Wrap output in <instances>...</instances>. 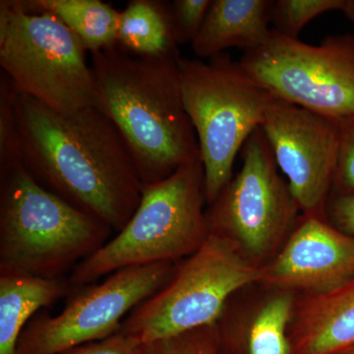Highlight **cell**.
Here are the masks:
<instances>
[{"label":"cell","mask_w":354,"mask_h":354,"mask_svg":"<svg viewBox=\"0 0 354 354\" xmlns=\"http://www.w3.org/2000/svg\"><path fill=\"white\" fill-rule=\"evenodd\" d=\"M22 164L46 189L118 234L138 208L143 183L122 137L95 106L53 111L16 92Z\"/></svg>","instance_id":"1"},{"label":"cell","mask_w":354,"mask_h":354,"mask_svg":"<svg viewBox=\"0 0 354 354\" xmlns=\"http://www.w3.org/2000/svg\"><path fill=\"white\" fill-rule=\"evenodd\" d=\"M95 106L120 132L143 185L201 158L184 108L178 59L138 57L118 46L91 53Z\"/></svg>","instance_id":"2"},{"label":"cell","mask_w":354,"mask_h":354,"mask_svg":"<svg viewBox=\"0 0 354 354\" xmlns=\"http://www.w3.org/2000/svg\"><path fill=\"white\" fill-rule=\"evenodd\" d=\"M113 234L44 187L22 162L0 171V274L67 277Z\"/></svg>","instance_id":"3"},{"label":"cell","mask_w":354,"mask_h":354,"mask_svg":"<svg viewBox=\"0 0 354 354\" xmlns=\"http://www.w3.org/2000/svg\"><path fill=\"white\" fill-rule=\"evenodd\" d=\"M204 202L201 158L167 178L144 185L138 208L127 225L74 267L70 283L74 288L90 285L124 268L189 257L209 235Z\"/></svg>","instance_id":"4"},{"label":"cell","mask_w":354,"mask_h":354,"mask_svg":"<svg viewBox=\"0 0 354 354\" xmlns=\"http://www.w3.org/2000/svg\"><path fill=\"white\" fill-rule=\"evenodd\" d=\"M178 68L184 108L199 143L209 206L232 180L235 158L261 127L274 97L225 53L208 62L180 57Z\"/></svg>","instance_id":"5"},{"label":"cell","mask_w":354,"mask_h":354,"mask_svg":"<svg viewBox=\"0 0 354 354\" xmlns=\"http://www.w3.org/2000/svg\"><path fill=\"white\" fill-rule=\"evenodd\" d=\"M81 39L22 0L0 1V67L16 92L62 113L95 106V82Z\"/></svg>","instance_id":"6"},{"label":"cell","mask_w":354,"mask_h":354,"mask_svg":"<svg viewBox=\"0 0 354 354\" xmlns=\"http://www.w3.org/2000/svg\"><path fill=\"white\" fill-rule=\"evenodd\" d=\"M260 281L262 268L244 258L236 242L209 232L171 279L125 318L120 332L147 346L216 326L230 297Z\"/></svg>","instance_id":"7"},{"label":"cell","mask_w":354,"mask_h":354,"mask_svg":"<svg viewBox=\"0 0 354 354\" xmlns=\"http://www.w3.org/2000/svg\"><path fill=\"white\" fill-rule=\"evenodd\" d=\"M239 64L276 99L334 120L354 113V35L327 37L318 46L272 29Z\"/></svg>","instance_id":"8"},{"label":"cell","mask_w":354,"mask_h":354,"mask_svg":"<svg viewBox=\"0 0 354 354\" xmlns=\"http://www.w3.org/2000/svg\"><path fill=\"white\" fill-rule=\"evenodd\" d=\"M174 263L133 266L101 283L75 286L57 315L46 309L32 317L16 354H60L120 332L123 321L171 279Z\"/></svg>","instance_id":"9"},{"label":"cell","mask_w":354,"mask_h":354,"mask_svg":"<svg viewBox=\"0 0 354 354\" xmlns=\"http://www.w3.org/2000/svg\"><path fill=\"white\" fill-rule=\"evenodd\" d=\"M241 171L206 212L211 234L223 235L255 256L270 252L295 220L297 201L261 128L243 148Z\"/></svg>","instance_id":"10"},{"label":"cell","mask_w":354,"mask_h":354,"mask_svg":"<svg viewBox=\"0 0 354 354\" xmlns=\"http://www.w3.org/2000/svg\"><path fill=\"white\" fill-rule=\"evenodd\" d=\"M260 128L299 209L325 216L339 164V120L274 97Z\"/></svg>","instance_id":"11"},{"label":"cell","mask_w":354,"mask_h":354,"mask_svg":"<svg viewBox=\"0 0 354 354\" xmlns=\"http://www.w3.org/2000/svg\"><path fill=\"white\" fill-rule=\"evenodd\" d=\"M323 215H305L276 259L262 268V281L310 293L334 290L354 279V236Z\"/></svg>","instance_id":"12"},{"label":"cell","mask_w":354,"mask_h":354,"mask_svg":"<svg viewBox=\"0 0 354 354\" xmlns=\"http://www.w3.org/2000/svg\"><path fill=\"white\" fill-rule=\"evenodd\" d=\"M295 312L291 354H339L354 348V279L328 292L310 293Z\"/></svg>","instance_id":"13"},{"label":"cell","mask_w":354,"mask_h":354,"mask_svg":"<svg viewBox=\"0 0 354 354\" xmlns=\"http://www.w3.org/2000/svg\"><path fill=\"white\" fill-rule=\"evenodd\" d=\"M272 4L271 0H213L191 44L195 55L211 59L228 48L257 50L271 34Z\"/></svg>","instance_id":"14"},{"label":"cell","mask_w":354,"mask_h":354,"mask_svg":"<svg viewBox=\"0 0 354 354\" xmlns=\"http://www.w3.org/2000/svg\"><path fill=\"white\" fill-rule=\"evenodd\" d=\"M68 277L0 274V354H16L23 330L32 317L73 290Z\"/></svg>","instance_id":"15"},{"label":"cell","mask_w":354,"mask_h":354,"mask_svg":"<svg viewBox=\"0 0 354 354\" xmlns=\"http://www.w3.org/2000/svg\"><path fill=\"white\" fill-rule=\"evenodd\" d=\"M118 46L138 57L179 59L178 44L172 32L169 2L131 0L121 11Z\"/></svg>","instance_id":"16"},{"label":"cell","mask_w":354,"mask_h":354,"mask_svg":"<svg viewBox=\"0 0 354 354\" xmlns=\"http://www.w3.org/2000/svg\"><path fill=\"white\" fill-rule=\"evenodd\" d=\"M28 9L64 22L91 53L118 46L121 11L101 0H22Z\"/></svg>","instance_id":"17"},{"label":"cell","mask_w":354,"mask_h":354,"mask_svg":"<svg viewBox=\"0 0 354 354\" xmlns=\"http://www.w3.org/2000/svg\"><path fill=\"white\" fill-rule=\"evenodd\" d=\"M293 314V299L288 293L277 295L261 308L251 325L248 354H291L286 334Z\"/></svg>","instance_id":"18"},{"label":"cell","mask_w":354,"mask_h":354,"mask_svg":"<svg viewBox=\"0 0 354 354\" xmlns=\"http://www.w3.org/2000/svg\"><path fill=\"white\" fill-rule=\"evenodd\" d=\"M348 0H276L272 1V30L291 39H298L305 26L330 11L344 10Z\"/></svg>","instance_id":"19"},{"label":"cell","mask_w":354,"mask_h":354,"mask_svg":"<svg viewBox=\"0 0 354 354\" xmlns=\"http://www.w3.org/2000/svg\"><path fill=\"white\" fill-rule=\"evenodd\" d=\"M16 91L8 77L0 76V171L21 164L19 127L15 109Z\"/></svg>","instance_id":"20"},{"label":"cell","mask_w":354,"mask_h":354,"mask_svg":"<svg viewBox=\"0 0 354 354\" xmlns=\"http://www.w3.org/2000/svg\"><path fill=\"white\" fill-rule=\"evenodd\" d=\"M143 354H221L216 326L147 344Z\"/></svg>","instance_id":"21"},{"label":"cell","mask_w":354,"mask_h":354,"mask_svg":"<svg viewBox=\"0 0 354 354\" xmlns=\"http://www.w3.org/2000/svg\"><path fill=\"white\" fill-rule=\"evenodd\" d=\"M213 0H174L169 3L172 32L177 44L197 38Z\"/></svg>","instance_id":"22"},{"label":"cell","mask_w":354,"mask_h":354,"mask_svg":"<svg viewBox=\"0 0 354 354\" xmlns=\"http://www.w3.org/2000/svg\"><path fill=\"white\" fill-rule=\"evenodd\" d=\"M339 164L330 195L354 192V113L339 120Z\"/></svg>","instance_id":"23"},{"label":"cell","mask_w":354,"mask_h":354,"mask_svg":"<svg viewBox=\"0 0 354 354\" xmlns=\"http://www.w3.org/2000/svg\"><path fill=\"white\" fill-rule=\"evenodd\" d=\"M144 348L136 337L118 332L108 339L81 344L60 354H143Z\"/></svg>","instance_id":"24"},{"label":"cell","mask_w":354,"mask_h":354,"mask_svg":"<svg viewBox=\"0 0 354 354\" xmlns=\"http://www.w3.org/2000/svg\"><path fill=\"white\" fill-rule=\"evenodd\" d=\"M325 216H329L335 227L354 236V192L330 195L326 204Z\"/></svg>","instance_id":"25"},{"label":"cell","mask_w":354,"mask_h":354,"mask_svg":"<svg viewBox=\"0 0 354 354\" xmlns=\"http://www.w3.org/2000/svg\"><path fill=\"white\" fill-rule=\"evenodd\" d=\"M342 12L354 24V0H348V3H346Z\"/></svg>","instance_id":"26"},{"label":"cell","mask_w":354,"mask_h":354,"mask_svg":"<svg viewBox=\"0 0 354 354\" xmlns=\"http://www.w3.org/2000/svg\"><path fill=\"white\" fill-rule=\"evenodd\" d=\"M339 354H354V348H349L348 351H344V353Z\"/></svg>","instance_id":"27"}]
</instances>
